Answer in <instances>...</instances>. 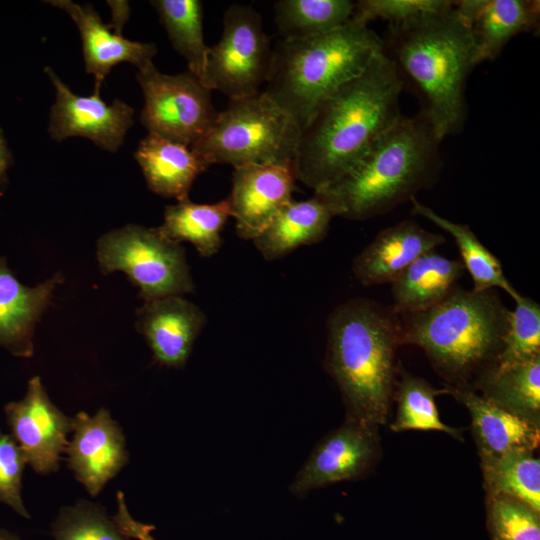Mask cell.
<instances>
[{
  "label": "cell",
  "instance_id": "cell-1",
  "mask_svg": "<svg viewBox=\"0 0 540 540\" xmlns=\"http://www.w3.org/2000/svg\"><path fill=\"white\" fill-rule=\"evenodd\" d=\"M403 89L382 49L361 74L326 97L301 129L292 164L296 180L316 191L342 177L402 116Z\"/></svg>",
  "mask_w": 540,
  "mask_h": 540
},
{
  "label": "cell",
  "instance_id": "cell-2",
  "mask_svg": "<svg viewBox=\"0 0 540 540\" xmlns=\"http://www.w3.org/2000/svg\"><path fill=\"white\" fill-rule=\"evenodd\" d=\"M382 43L438 138L459 133L467 117V78L477 63L473 35L454 3L445 12L389 25Z\"/></svg>",
  "mask_w": 540,
  "mask_h": 540
},
{
  "label": "cell",
  "instance_id": "cell-3",
  "mask_svg": "<svg viewBox=\"0 0 540 540\" xmlns=\"http://www.w3.org/2000/svg\"><path fill=\"white\" fill-rule=\"evenodd\" d=\"M440 142L426 113L402 115L349 171L314 193L334 217L366 220L385 214L434 184L442 166Z\"/></svg>",
  "mask_w": 540,
  "mask_h": 540
},
{
  "label": "cell",
  "instance_id": "cell-4",
  "mask_svg": "<svg viewBox=\"0 0 540 540\" xmlns=\"http://www.w3.org/2000/svg\"><path fill=\"white\" fill-rule=\"evenodd\" d=\"M326 369L337 383L347 417L386 423L396 385L398 316L366 299L336 307L328 318Z\"/></svg>",
  "mask_w": 540,
  "mask_h": 540
},
{
  "label": "cell",
  "instance_id": "cell-5",
  "mask_svg": "<svg viewBox=\"0 0 540 540\" xmlns=\"http://www.w3.org/2000/svg\"><path fill=\"white\" fill-rule=\"evenodd\" d=\"M510 315L495 289L455 287L425 311L397 315L400 341L423 349L438 372L455 383L452 386H463L472 375L494 364Z\"/></svg>",
  "mask_w": 540,
  "mask_h": 540
},
{
  "label": "cell",
  "instance_id": "cell-6",
  "mask_svg": "<svg viewBox=\"0 0 540 540\" xmlns=\"http://www.w3.org/2000/svg\"><path fill=\"white\" fill-rule=\"evenodd\" d=\"M382 39L355 18L329 33L280 39L263 92L299 126L345 82L361 74L382 51Z\"/></svg>",
  "mask_w": 540,
  "mask_h": 540
},
{
  "label": "cell",
  "instance_id": "cell-7",
  "mask_svg": "<svg viewBox=\"0 0 540 540\" xmlns=\"http://www.w3.org/2000/svg\"><path fill=\"white\" fill-rule=\"evenodd\" d=\"M300 131L297 123L260 91L230 100L208 132L190 148L209 166H292Z\"/></svg>",
  "mask_w": 540,
  "mask_h": 540
},
{
  "label": "cell",
  "instance_id": "cell-8",
  "mask_svg": "<svg viewBox=\"0 0 540 540\" xmlns=\"http://www.w3.org/2000/svg\"><path fill=\"white\" fill-rule=\"evenodd\" d=\"M97 256L104 274L124 272L145 302L194 291L183 247L157 228L129 224L98 241Z\"/></svg>",
  "mask_w": 540,
  "mask_h": 540
},
{
  "label": "cell",
  "instance_id": "cell-9",
  "mask_svg": "<svg viewBox=\"0 0 540 540\" xmlns=\"http://www.w3.org/2000/svg\"><path fill=\"white\" fill-rule=\"evenodd\" d=\"M272 49L261 15L249 5H230L221 38L209 47L204 86L229 100L257 94L266 83Z\"/></svg>",
  "mask_w": 540,
  "mask_h": 540
},
{
  "label": "cell",
  "instance_id": "cell-10",
  "mask_svg": "<svg viewBox=\"0 0 540 540\" xmlns=\"http://www.w3.org/2000/svg\"><path fill=\"white\" fill-rule=\"evenodd\" d=\"M137 80L144 95L141 122L148 132L191 147L217 118L211 90L189 72L164 74L150 61L138 68Z\"/></svg>",
  "mask_w": 540,
  "mask_h": 540
},
{
  "label": "cell",
  "instance_id": "cell-11",
  "mask_svg": "<svg viewBox=\"0 0 540 540\" xmlns=\"http://www.w3.org/2000/svg\"><path fill=\"white\" fill-rule=\"evenodd\" d=\"M377 429L347 417L317 443L290 485L291 493L305 496L314 489L366 475L380 455Z\"/></svg>",
  "mask_w": 540,
  "mask_h": 540
},
{
  "label": "cell",
  "instance_id": "cell-12",
  "mask_svg": "<svg viewBox=\"0 0 540 540\" xmlns=\"http://www.w3.org/2000/svg\"><path fill=\"white\" fill-rule=\"evenodd\" d=\"M10 435L23 451L27 464L40 474L56 472L72 432V418L55 406L40 377H32L25 396L4 407Z\"/></svg>",
  "mask_w": 540,
  "mask_h": 540
},
{
  "label": "cell",
  "instance_id": "cell-13",
  "mask_svg": "<svg viewBox=\"0 0 540 540\" xmlns=\"http://www.w3.org/2000/svg\"><path fill=\"white\" fill-rule=\"evenodd\" d=\"M56 90L51 108L49 133L56 141L81 136L102 149L115 152L133 125L134 109L121 100L106 104L100 91L87 97L74 94L70 88L46 67L44 69Z\"/></svg>",
  "mask_w": 540,
  "mask_h": 540
},
{
  "label": "cell",
  "instance_id": "cell-14",
  "mask_svg": "<svg viewBox=\"0 0 540 540\" xmlns=\"http://www.w3.org/2000/svg\"><path fill=\"white\" fill-rule=\"evenodd\" d=\"M72 432L65 450L68 466L89 494L96 496L128 462L125 436L106 408L92 416L77 413Z\"/></svg>",
  "mask_w": 540,
  "mask_h": 540
},
{
  "label": "cell",
  "instance_id": "cell-15",
  "mask_svg": "<svg viewBox=\"0 0 540 540\" xmlns=\"http://www.w3.org/2000/svg\"><path fill=\"white\" fill-rule=\"evenodd\" d=\"M292 166L245 165L234 168L227 198L239 237L256 238L293 201Z\"/></svg>",
  "mask_w": 540,
  "mask_h": 540
},
{
  "label": "cell",
  "instance_id": "cell-16",
  "mask_svg": "<svg viewBox=\"0 0 540 540\" xmlns=\"http://www.w3.org/2000/svg\"><path fill=\"white\" fill-rule=\"evenodd\" d=\"M206 317L182 296L147 301L137 312V328L160 364L181 368L205 325Z\"/></svg>",
  "mask_w": 540,
  "mask_h": 540
},
{
  "label": "cell",
  "instance_id": "cell-17",
  "mask_svg": "<svg viewBox=\"0 0 540 540\" xmlns=\"http://www.w3.org/2000/svg\"><path fill=\"white\" fill-rule=\"evenodd\" d=\"M445 241L443 235L404 220L380 231L355 257L352 271L364 286L392 283L415 260Z\"/></svg>",
  "mask_w": 540,
  "mask_h": 540
},
{
  "label": "cell",
  "instance_id": "cell-18",
  "mask_svg": "<svg viewBox=\"0 0 540 540\" xmlns=\"http://www.w3.org/2000/svg\"><path fill=\"white\" fill-rule=\"evenodd\" d=\"M458 16L469 27L476 46V63L493 60L517 34L535 31L540 17L539 1H454Z\"/></svg>",
  "mask_w": 540,
  "mask_h": 540
},
{
  "label": "cell",
  "instance_id": "cell-19",
  "mask_svg": "<svg viewBox=\"0 0 540 540\" xmlns=\"http://www.w3.org/2000/svg\"><path fill=\"white\" fill-rule=\"evenodd\" d=\"M47 3L65 11L78 27L86 72L95 77L94 91H100L104 78L115 65L129 62L140 68L157 53L153 43L131 41L112 33L91 5L83 6L70 0Z\"/></svg>",
  "mask_w": 540,
  "mask_h": 540
},
{
  "label": "cell",
  "instance_id": "cell-20",
  "mask_svg": "<svg viewBox=\"0 0 540 540\" xmlns=\"http://www.w3.org/2000/svg\"><path fill=\"white\" fill-rule=\"evenodd\" d=\"M60 273L35 287L22 285L0 258V347L18 357L33 354L36 323L50 303Z\"/></svg>",
  "mask_w": 540,
  "mask_h": 540
},
{
  "label": "cell",
  "instance_id": "cell-21",
  "mask_svg": "<svg viewBox=\"0 0 540 540\" xmlns=\"http://www.w3.org/2000/svg\"><path fill=\"white\" fill-rule=\"evenodd\" d=\"M446 388L469 410L480 457L537 448L539 423L500 407L466 386L448 385Z\"/></svg>",
  "mask_w": 540,
  "mask_h": 540
},
{
  "label": "cell",
  "instance_id": "cell-22",
  "mask_svg": "<svg viewBox=\"0 0 540 540\" xmlns=\"http://www.w3.org/2000/svg\"><path fill=\"white\" fill-rule=\"evenodd\" d=\"M135 159L149 189L177 202L188 198L194 180L209 167L190 147L152 132L140 141Z\"/></svg>",
  "mask_w": 540,
  "mask_h": 540
},
{
  "label": "cell",
  "instance_id": "cell-23",
  "mask_svg": "<svg viewBox=\"0 0 540 540\" xmlns=\"http://www.w3.org/2000/svg\"><path fill=\"white\" fill-rule=\"evenodd\" d=\"M464 266L431 251L415 260L391 283L392 312L407 315L425 311L445 299L456 287Z\"/></svg>",
  "mask_w": 540,
  "mask_h": 540
},
{
  "label": "cell",
  "instance_id": "cell-24",
  "mask_svg": "<svg viewBox=\"0 0 540 540\" xmlns=\"http://www.w3.org/2000/svg\"><path fill=\"white\" fill-rule=\"evenodd\" d=\"M333 217L327 203L314 193L307 200L290 202L252 241L266 260L273 261L321 241Z\"/></svg>",
  "mask_w": 540,
  "mask_h": 540
},
{
  "label": "cell",
  "instance_id": "cell-25",
  "mask_svg": "<svg viewBox=\"0 0 540 540\" xmlns=\"http://www.w3.org/2000/svg\"><path fill=\"white\" fill-rule=\"evenodd\" d=\"M482 396L539 423L540 355L506 366L491 365L478 375Z\"/></svg>",
  "mask_w": 540,
  "mask_h": 540
},
{
  "label": "cell",
  "instance_id": "cell-26",
  "mask_svg": "<svg viewBox=\"0 0 540 540\" xmlns=\"http://www.w3.org/2000/svg\"><path fill=\"white\" fill-rule=\"evenodd\" d=\"M231 216L228 199L198 204L189 198L167 206L163 224L158 227L167 239L190 242L203 257L213 256L221 247V232Z\"/></svg>",
  "mask_w": 540,
  "mask_h": 540
},
{
  "label": "cell",
  "instance_id": "cell-27",
  "mask_svg": "<svg viewBox=\"0 0 540 540\" xmlns=\"http://www.w3.org/2000/svg\"><path fill=\"white\" fill-rule=\"evenodd\" d=\"M410 202L413 214L430 220L453 237L461 256L460 261L473 281L472 290L499 288L514 301L519 298L521 294L505 277L499 259L480 242L468 225L455 223L440 216L415 197L411 198Z\"/></svg>",
  "mask_w": 540,
  "mask_h": 540
},
{
  "label": "cell",
  "instance_id": "cell-28",
  "mask_svg": "<svg viewBox=\"0 0 540 540\" xmlns=\"http://www.w3.org/2000/svg\"><path fill=\"white\" fill-rule=\"evenodd\" d=\"M488 496H507L540 512V461L531 450L480 457Z\"/></svg>",
  "mask_w": 540,
  "mask_h": 540
},
{
  "label": "cell",
  "instance_id": "cell-29",
  "mask_svg": "<svg viewBox=\"0 0 540 540\" xmlns=\"http://www.w3.org/2000/svg\"><path fill=\"white\" fill-rule=\"evenodd\" d=\"M150 3L173 48L187 61L188 72L204 86L209 47L203 35L202 3L199 0H155Z\"/></svg>",
  "mask_w": 540,
  "mask_h": 540
},
{
  "label": "cell",
  "instance_id": "cell-30",
  "mask_svg": "<svg viewBox=\"0 0 540 540\" xmlns=\"http://www.w3.org/2000/svg\"><path fill=\"white\" fill-rule=\"evenodd\" d=\"M275 23L283 39L329 33L347 24L354 15L350 0H280L274 5Z\"/></svg>",
  "mask_w": 540,
  "mask_h": 540
},
{
  "label": "cell",
  "instance_id": "cell-31",
  "mask_svg": "<svg viewBox=\"0 0 540 540\" xmlns=\"http://www.w3.org/2000/svg\"><path fill=\"white\" fill-rule=\"evenodd\" d=\"M397 412L391 429L436 430L461 439V431L443 423L437 410L435 397L448 393L447 388L435 389L426 380L408 373L396 383Z\"/></svg>",
  "mask_w": 540,
  "mask_h": 540
},
{
  "label": "cell",
  "instance_id": "cell-32",
  "mask_svg": "<svg viewBox=\"0 0 540 540\" xmlns=\"http://www.w3.org/2000/svg\"><path fill=\"white\" fill-rule=\"evenodd\" d=\"M52 530L55 540H129L104 508L86 500L63 507Z\"/></svg>",
  "mask_w": 540,
  "mask_h": 540
},
{
  "label": "cell",
  "instance_id": "cell-33",
  "mask_svg": "<svg viewBox=\"0 0 540 540\" xmlns=\"http://www.w3.org/2000/svg\"><path fill=\"white\" fill-rule=\"evenodd\" d=\"M540 355V306L520 295L511 311L503 347L493 365L506 366Z\"/></svg>",
  "mask_w": 540,
  "mask_h": 540
},
{
  "label": "cell",
  "instance_id": "cell-34",
  "mask_svg": "<svg viewBox=\"0 0 540 540\" xmlns=\"http://www.w3.org/2000/svg\"><path fill=\"white\" fill-rule=\"evenodd\" d=\"M487 527L491 540H540L539 512L507 496H488Z\"/></svg>",
  "mask_w": 540,
  "mask_h": 540
},
{
  "label": "cell",
  "instance_id": "cell-35",
  "mask_svg": "<svg viewBox=\"0 0 540 540\" xmlns=\"http://www.w3.org/2000/svg\"><path fill=\"white\" fill-rule=\"evenodd\" d=\"M453 3L447 0H360L355 2L353 16L366 23L382 19L389 25H398L445 12Z\"/></svg>",
  "mask_w": 540,
  "mask_h": 540
},
{
  "label": "cell",
  "instance_id": "cell-36",
  "mask_svg": "<svg viewBox=\"0 0 540 540\" xmlns=\"http://www.w3.org/2000/svg\"><path fill=\"white\" fill-rule=\"evenodd\" d=\"M26 457L10 434L0 429V502L24 518H30L22 500V476Z\"/></svg>",
  "mask_w": 540,
  "mask_h": 540
},
{
  "label": "cell",
  "instance_id": "cell-37",
  "mask_svg": "<svg viewBox=\"0 0 540 540\" xmlns=\"http://www.w3.org/2000/svg\"><path fill=\"white\" fill-rule=\"evenodd\" d=\"M118 511L113 517V520L119 530L128 538H134L137 540H154L151 531L154 527L141 522L136 521L129 513L125 504V496L119 494L117 496Z\"/></svg>",
  "mask_w": 540,
  "mask_h": 540
},
{
  "label": "cell",
  "instance_id": "cell-38",
  "mask_svg": "<svg viewBox=\"0 0 540 540\" xmlns=\"http://www.w3.org/2000/svg\"><path fill=\"white\" fill-rule=\"evenodd\" d=\"M10 164V155L4 140L2 131L0 130V181L4 179L5 173Z\"/></svg>",
  "mask_w": 540,
  "mask_h": 540
},
{
  "label": "cell",
  "instance_id": "cell-39",
  "mask_svg": "<svg viewBox=\"0 0 540 540\" xmlns=\"http://www.w3.org/2000/svg\"><path fill=\"white\" fill-rule=\"evenodd\" d=\"M0 540H20L16 535L0 528Z\"/></svg>",
  "mask_w": 540,
  "mask_h": 540
}]
</instances>
